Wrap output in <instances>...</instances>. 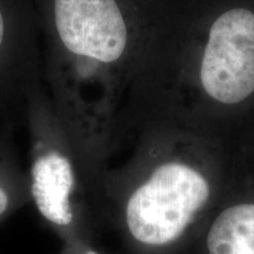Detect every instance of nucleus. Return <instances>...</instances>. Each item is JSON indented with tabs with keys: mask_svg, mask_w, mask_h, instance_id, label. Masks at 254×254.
<instances>
[{
	"mask_svg": "<svg viewBox=\"0 0 254 254\" xmlns=\"http://www.w3.org/2000/svg\"><path fill=\"white\" fill-rule=\"evenodd\" d=\"M194 254H254V201L231 204L209 218Z\"/></svg>",
	"mask_w": 254,
	"mask_h": 254,
	"instance_id": "nucleus-5",
	"label": "nucleus"
},
{
	"mask_svg": "<svg viewBox=\"0 0 254 254\" xmlns=\"http://www.w3.org/2000/svg\"><path fill=\"white\" fill-rule=\"evenodd\" d=\"M43 78L60 122L92 176L105 173L103 123L94 88L132 47V25L120 0H34Z\"/></svg>",
	"mask_w": 254,
	"mask_h": 254,
	"instance_id": "nucleus-1",
	"label": "nucleus"
},
{
	"mask_svg": "<svg viewBox=\"0 0 254 254\" xmlns=\"http://www.w3.org/2000/svg\"><path fill=\"white\" fill-rule=\"evenodd\" d=\"M200 79L212 99L238 104L254 92V13L233 8L209 30Z\"/></svg>",
	"mask_w": 254,
	"mask_h": 254,
	"instance_id": "nucleus-4",
	"label": "nucleus"
},
{
	"mask_svg": "<svg viewBox=\"0 0 254 254\" xmlns=\"http://www.w3.org/2000/svg\"><path fill=\"white\" fill-rule=\"evenodd\" d=\"M44 84L34 0H0V127L25 122L28 94Z\"/></svg>",
	"mask_w": 254,
	"mask_h": 254,
	"instance_id": "nucleus-3",
	"label": "nucleus"
},
{
	"mask_svg": "<svg viewBox=\"0 0 254 254\" xmlns=\"http://www.w3.org/2000/svg\"><path fill=\"white\" fill-rule=\"evenodd\" d=\"M58 254H106L98 246L97 241H74L62 244Z\"/></svg>",
	"mask_w": 254,
	"mask_h": 254,
	"instance_id": "nucleus-7",
	"label": "nucleus"
},
{
	"mask_svg": "<svg viewBox=\"0 0 254 254\" xmlns=\"http://www.w3.org/2000/svg\"><path fill=\"white\" fill-rule=\"evenodd\" d=\"M24 123L30 141L31 204L62 244L97 241L101 185L60 122L44 84L28 94Z\"/></svg>",
	"mask_w": 254,
	"mask_h": 254,
	"instance_id": "nucleus-2",
	"label": "nucleus"
},
{
	"mask_svg": "<svg viewBox=\"0 0 254 254\" xmlns=\"http://www.w3.org/2000/svg\"><path fill=\"white\" fill-rule=\"evenodd\" d=\"M17 126L0 127V224L31 204L30 178L15 144Z\"/></svg>",
	"mask_w": 254,
	"mask_h": 254,
	"instance_id": "nucleus-6",
	"label": "nucleus"
}]
</instances>
